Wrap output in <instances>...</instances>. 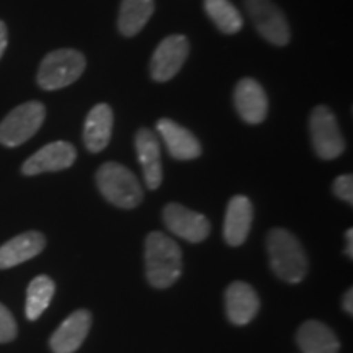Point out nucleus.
Masks as SVG:
<instances>
[{
  "label": "nucleus",
  "instance_id": "obj_19",
  "mask_svg": "<svg viewBox=\"0 0 353 353\" xmlns=\"http://www.w3.org/2000/svg\"><path fill=\"white\" fill-rule=\"evenodd\" d=\"M296 342L303 353H339L341 348L334 330L319 321H307L301 324Z\"/></svg>",
  "mask_w": 353,
  "mask_h": 353
},
{
  "label": "nucleus",
  "instance_id": "obj_20",
  "mask_svg": "<svg viewBox=\"0 0 353 353\" xmlns=\"http://www.w3.org/2000/svg\"><path fill=\"white\" fill-rule=\"evenodd\" d=\"M154 13V0H121L118 30L123 37L132 38L148 25Z\"/></svg>",
  "mask_w": 353,
  "mask_h": 353
},
{
  "label": "nucleus",
  "instance_id": "obj_12",
  "mask_svg": "<svg viewBox=\"0 0 353 353\" xmlns=\"http://www.w3.org/2000/svg\"><path fill=\"white\" fill-rule=\"evenodd\" d=\"M157 131L164 139L167 151L176 161H193L201 156V144L196 136L174 120L169 118L159 120Z\"/></svg>",
  "mask_w": 353,
  "mask_h": 353
},
{
  "label": "nucleus",
  "instance_id": "obj_13",
  "mask_svg": "<svg viewBox=\"0 0 353 353\" xmlns=\"http://www.w3.org/2000/svg\"><path fill=\"white\" fill-rule=\"evenodd\" d=\"M136 154L143 169L144 182L151 190H156L162 183V162H161V143L156 132L141 128L134 139Z\"/></svg>",
  "mask_w": 353,
  "mask_h": 353
},
{
  "label": "nucleus",
  "instance_id": "obj_27",
  "mask_svg": "<svg viewBox=\"0 0 353 353\" xmlns=\"http://www.w3.org/2000/svg\"><path fill=\"white\" fill-rule=\"evenodd\" d=\"M345 237H347V250H345V254L352 259L353 257V229H348V231L345 232Z\"/></svg>",
  "mask_w": 353,
  "mask_h": 353
},
{
  "label": "nucleus",
  "instance_id": "obj_9",
  "mask_svg": "<svg viewBox=\"0 0 353 353\" xmlns=\"http://www.w3.org/2000/svg\"><path fill=\"white\" fill-rule=\"evenodd\" d=\"M164 223L170 232L188 242H203L211 231V224L206 216L179 203H170L165 206Z\"/></svg>",
  "mask_w": 353,
  "mask_h": 353
},
{
  "label": "nucleus",
  "instance_id": "obj_24",
  "mask_svg": "<svg viewBox=\"0 0 353 353\" xmlns=\"http://www.w3.org/2000/svg\"><path fill=\"white\" fill-rule=\"evenodd\" d=\"M334 193L335 196H339L341 200L347 201L348 205L353 203V176L348 175H341L334 180Z\"/></svg>",
  "mask_w": 353,
  "mask_h": 353
},
{
  "label": "nucleus",
  "instance_id": "obj_7",
  "mask_svg": "<svg viewBox=\"0 0 353 353\" xmlns=\"http://www.w3.org/2000/svg\"><path fill=\"white\" fill-rule=\"evenodd\" d=\"M245 8L260 37L275 46H286L291 39L288 20L272 0H245Z\"/></svg>",
  "mask_w": 353,
  "mask_h": 353
},
{
  "label": "nucleus",
  "instance_id": "obj_5",
  "mask_svg": "<svg viewBox=\"0 0 353 353\" xmlns=\"http://www.w3.org/2000/svg\"><path fill=\"white\" fill-rule=\"evenodd\" d=\"M46 108L41 101H26L13 108L0 123V144L17 148L32 139L41 128Z\"/></svg>",
  "mask_w": 353,
  "mask_h": 353
},
{
  "label": "nucleus",
  "instance_id": "obj_4",
  "mask_svg": "<svg viewBox=\"0 0 353 353\" xmlns=\"http://www.w3.org/2000/svg\"><path fill=\"white\" fill-rule=\"evenodd\" d=\"M85 65V56L81 51L69 48L51 51L39 64L37 82L43 90H59L79 81Z\"/></svg>",
  "mask_w": 353,
  "mask_h": 353
},
{
  "label": "nucleus",
  "instance_id": "obj_21",
  "mask_svg": "<svg viewBox=\"0 0 353 353\" xmlns=\"http://www.w3.org/2000/svg\"><path fill=\"white\" fill-rule=\"evenodd\" d=\"M54 281L50 276L39 275L34 278L26 290V317L30 321H37L39 316L50 306L52 296H54Z\"/></svg>",
  "mask_w": 353,
  "mask_h": 353
},
{
  "label": "nucleus",
  "instance_id": "obj_2",
  "mask_svg": "<svg viewBox=\"0 0 353 353\" xmlns=\"http://www.w3.org/2000/svg\"><path fill=\"white\" fill-rule=\"evenodd\" d=\"M272 270L286 283H301L307 273V255L301 242L286 229H272L267 236Z\"/></svg>",
  "mask_w": 353,
  "mask_h": 353
},
{
  "label": "nucleus",
  "instance_id": "obj_8",
  "mask_svg": "<svg viewBox=\"0 0 353 353\" xmlns=\"http://www.w3.org/2000/svg\"><path fill=\"white\" fill-rule=\"evenodd\" d=\"M190 52V43L183 34H170L159 43L151 59V77L156 82L174 79L183 68Z\"/></svg>",
  "mask_w": 353,
  "mask_h": 353
},
{
  "label": "nucleus",
  "instance_id": "obj_17",
  "mask_svg": "<svg viewBox=\"0 0 353 353\" xmlns=\"http://www.w3.org/2000/svg\"><path fill=\"white\" fill-rule=\"evenodd\" d=\"M113 132V110L107 103H99L87 114L83 125V144L90 152H101L107 148Z\"/></svg>",
  "mask_w": 353,
  "mask_h": 353
},
{
  "label": "nucleus",
  "instance_id": "obj_15",
  "mask_svg": "<svg viewBox=\"0 0 353 353\" xmlns=\"http://www.w3.org/2000/svg\"><path fill=\"white\" fill-rule=\"evenodd\" d=\"M92 327V316L85 309L72 312L52 334L50 345L54 353H74L82 345Z\"/></svg>",
  "mask_w": 353,
  "mask_h": 353
},
{
  "label": "nucleus",
  "instance_id": "obj_26",
  "mask_svg": "<svg viewBox=\"0 0 353 353\" xmlns=\"http://www.w3.org/2000/svg\"><path fill=\"white\" fill-rule=\"evenodd\" d=\"M343 311L348 312V314H352L353 312V290L350 288L345 293V296H343Z\"/></svg>",
  "mask_w": 353,
  "mask_h": 353
},
{
  "label": "nucleus",
  "instance_id": "obj_11",
  "mask_svg": "<svg viewBox=\"0 0 353 353\" xmlns=\"http://www.w3.org/2000/svg\"><path fill=\"white\" fill-rule=\"evenodd\" d=\"M234 107L249 125L262 123L268 113V99L263 87L255 79H241L234 88Z\"/></svg>",
  "mask_w": 353,
  "mask_h": 353
},
{
  "label": "nucleus",
  "instance_id": "obj_1",
  "mask_svg": "<svg viewBox=\"0 0 353 353\" xmlns=\"http://www.w3.org/2000/svg\"><path fill=\"white\" fill-rule=\"evenodd\" d=\"M145 276L154 288L165 290L182 275V250L164 232H151L145 237Z\"/></svg>",
  "mask_w": 353,
  "mask_h": 353
},
{
  "label": "nucleus",
  "instance_id": "obj_22",
  "mask_svg": "<svg viewBox=\"0 0 353 353\" xmlns=\"http://www.w3.org/2000/svg\"><path fill=\"white\" fill-rule=\"evenodd\" d=\"M205 10L216 28L223 33L236 34L242 30L244 21L241 12L229 0H205Z\"/></svg>",
  "mask_w": 353,
  "mask_h": 353
},
{
  "label": "nucleus",
  "instance_id": "obj_3",
  "mask_svg": "<svg viewBox=\"0 0 353 353\" xmlns=\"http://www.w3.org/2000/svg\"><path fill=\"white\" fill-rule=\"evenodd\" d=\"M97 187L105 200L123 210H132L143 201V187L128 167L107 162L97 170Z\"/></svg>",
  "mask_w": 353,
  "mask_h": 353
},
{
  "label": "nucleus",
  "instance_id": "obj_6",
  "mask_svg": "<svg viewBox=\"0 0 353 353\" xmlns=\"http://www.w3.org/2000/svg\"><path fill=\"white\" fill-rule=\"evenodd\" d=\"M312 145L317 156L324 161H332L345 151V139L339 128L337 118L325 105H317L309 118Z\"/></svg>",
  "mask_w": 353,
  "mask_h": 353
},
{
  "label": "nucleus",
  "instance_id": "obj_10",
  "mask_svg": "<svg viewBox=\"0 0 353 353\" xmlns=\"http://www.w3.org/2000/svg\"><path fill=\"white\" fill-rule=\"evenodd\" d=\"M77 151L68 141H54L34 152L21 165L23 175H39L44 172H59L69 169L76 162Z\"/></svg>",
  "mask_w": 353,
  "mask_h": 353
},
{
  "label": "nucleus",
  "instance_id": "obj_25",
  "mask_svg": "<svg viewBox=\"0 0 353 353\" xmlns=\"http://www.w3.org/2000/svg\"><path fill=\"white\" fill-rule=\"evenodd\" d=\"M8 44V33H7V25L0 20V57L3 56V51L7 50Z\"/></svg>",
  "mask_w": 353,
  "mask_h": 353
},
{
  "label": "nucleus",
  "instance_id": "obj_18",
  "mask_svg": "<svg viewBox=\"0 0 353 353\" xmlns=\"http://www.w3.org/2000/svg\"><path fill=\"white\" fill-rule=\"evenodd\" d=\"M46 245V239L41 232L28 231L13 237L0 247V268H12L26 260L37 257Z\"/></svg>",
  "mask_w": 353,
  "mask_h": 353
},
{
  "label": "nucleus",
  "instance_id": "obj_23",
  "mask_svg": "<svg viewBox=\"0 0 353 353\" xmlns=\"http://www.w3.org/2000/svg\"><path fill=\"white\" fill-rule=\"evenodd\" d=\"M17 337V322L12 312L0 303V343L12 342Z\"/></svg>",
  "mask_w": 353,
  "mask_h": 353
},
{
  "label": "nucleus",
  "instance_id": "obj_14",
  "mask_svg": "<svg viewBox=\"0 0 353 353\" xmlns=\"http://www.w3.org/2000/svg\"><path fill=\"white\" fill-rule=\"evenodd\" d=\"M254 221L252 201L244 195H236L228 203L224 218V241L229 245L239 247L247 241Z\"/></svg>",
  "mask_w": 353,
  "mask_h": 353
},
{
  "label": "nucleus",
  "instance_id": "obj_16",
  "mask_svg": "<svg viewBox=\"0 0 353 353\" xmlns=\"http://www.w3.org/2000/svg\"><path fill=\"white\" fill-rule=\"evenodd\" d=\"M226 312L228 319L234 325H245L257 316L260 301L259 294L249 283L234 281L226 290Z\"/></svg>",
  "mask_w": 353,
  "mask_h": 353
}]
</instances>
